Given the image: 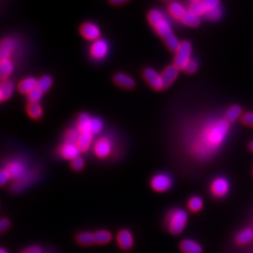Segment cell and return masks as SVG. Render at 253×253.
Masks as SVG:
<instances>
[{
  "instance_id": "1",
  "label": "cell",
  "mask_w": 253,
  "mask_h": 253,
  "mask_svg": "<svg viewBox=\"0 0 253 253\" xmlns=\"http://www.w3.org/2000/svg\"><path fill=\"white\" fill-rule=\"evenodd\" d=\"M229 130L230 123L225 118L208 121L186 139L188 153L197 162H208L223 145Z\"/></svg>"
},
{
  "instance_id": "2",
  "label": "cell",
  "mask_w": 253,
  "mask_h": 253,
  "mask_svg": "<svg viewBox=\"0 0 253 253\" xmlns=\"http://www.w3.org/2000/svg\"><path fill=\"white\" fill-rule=\"evenodd\" d=\"M189 221V214L183 208H173L167 211L164 217V226L172 235H179L184 232Z\"/></svg>"
},
{
  "instance_id": "3",
  "label": "cell",
  "mask_w": 253,
  "mask_h": 253,
  "mask_svg": "<svg viewBox=\"0 0 253 253\" xmlns=\"http://www.w3.org/2000/svg\"><path fill=\"white\" fill-rule=\"evenodd\" d=\"M147 21L149 25L153 27L156 33L161 37L165 42L171 40L175 35L173 34L172 27L168 21V19L165 17L164 13L160 9H151L147 13Z\"/></svg>"
},
{
  "instance_id": "4",
  "label": "cell",
  "mask_w": 253,
  "mask_h": 253,
  "mask_svg": "<svg viewBox=\"0 0 253 253\" xmlns=\"http://www.w3.org/2000/svg\"><path fill=\"white\" fill-rule=\"evenodd\" d=\"M174 58H173V65L179 70L183 71L187 67L191 58L192 54V45L189 41L181 42L178 49L174 52Z\"/></svg>"
},
{
  "instance_id": "5",
  "label": "cell",
  "mask_w": 253,
  "mask_h": 253,
  "mask_svg": "<svg viewBox=\"0 0 253 253\" xmlns=\"http://www.w3.org/2000/svg\"><path fill=\"white\" fill-rule=\"evenodd\" d=\"M113 142L107 136H100L94 142L93 153L100 161H104L110 158L113 153Z\"/></svg>"
},
{
  "instance_id": "6",
  "label": "cell",
  "mask_w": 253,
  "mask_h": 253,
  "mask_svg": "<svg viewBox=\"0 0 253 253\" xmlns=\"http://www.w3.org/2000/svg\"><path fill=\"white\" fill-rule=\"evenodd\" d=\"M3 168H5L9 172L11 180L17 181L25 177L31 170L27 169V163L21 159L9 160L4 163Z\"/></svg>"
},
{
  "instance_id": "7",
  "label": "cell",
  "mask_w": 253,
  "mask_h": 253,
  "mask_svg": "<svg viewBox=\"0 0 253 253\" xmlns=\"http://www.w3.org/2000/svg\"><path fill=\"white\" fill-rule=\"evenodd\" d=\"M149 186L151 190L155 192L164 193L172 189L173 186V179L170 174L160 172L151 177Z\"/></svg>"
},
{
  "instance_id": "8",
  "label": "cell",
  "mask_w": 253,
  "mask_h": 253,
  "mask_svg": "<svg viewBox=\"0 0 253 253\" xmlns=\"http://www.w3.org/2000/svg\"><path fill=\"white\" fill-rule=\"evenodd\" d=\"M110 46L107 41L103 39H99L92 42L89 48V54L91 58L96 61L103 60L109 54Z\"/></svg>"
},
{
  "instance_id": "9",
  "label": "cell",
  "mask_w": 253,
  "mask_h": 253,
  "mask_svg": "<svg viewBox=\"0 0 253 253\" xmlns=\"http://www.w3.org/2000/svg\"><path fill=\"white\" fill-rule=\"evenodd\" d=\"M230 190V183L225 177L218 176L211 182L210 192L213 197L221 199L224 198Z\"/></svg>"
},
{
  "instance_id": "10",
  "label": "cell",
  "mask_w": 253,
  "mask_h": 253,
  "mask_svg": "<svg viewBox=\"0 0 253 253\" xmlns=\"http://www.w3.org/2000/svg\"><path fill=\"white\" fill-rule=\"evenodd\" d=\"M55 153L60 159H62L64 161H70V162L78 158L81 154L76 144L65 143V142L57 146Z\"/></svg>"
},
{
  "instance_id": "11",
  "label": "cell",
  "mask_w": 253,
  "mask_h": 253,
  "mask_svg": "<svg viewBox=\"0 0 253 253\" xmlns=\"http://www.w3.org/2000/svg\"><path fill=\"white\" fill-rule=\"evenodd\" d=\"M117 244L123 252H129L134 247V236L127 229H121L117 234Z\"/></svg>"
},
{
  "instance_id": "12",
  "label": "cell",
  "mask_w": 253,
  "mask_h": 253,
  "mask_svg": "<svg viewBox=\"0 0 253 253\" xmlns=\"http://www.w3.org/2000/svg\"><path fill=\"white\" fill-rule=\"evenodd\" d=\"M143 77L153 90L162 91L164 89L161 73H158L153 68L145 69V71L143 72Z\"/></svg>"
},
{
  "instance_id": "13",
  "label": "cell",
  "mask_w": 253,
  "mask_h": 253,
  "mask_svg": "<svg viewBox=\"0 0 253 253\" xmlns=\"http://www.w3.org/2000/svg\"><path fill=\"white\" fill-rule=\"evenodd\" d=\"M79 31H80L81 36L84 40L89 41L92 42L100 39V35H101L100 27L92 22L83 23L81 27L79 28Z\"/></svg>"
},
{
  "instance_id": "14",
  "label": "cell",
  "mask_w": 253,
  "mask_h": 253,
  "mask_svg": "<svg viewBox=\"0 0 253 253\" xmlns=\"http://www.w3.org/2000/svg\"><path fill=\"white\" fill-rule=\"evenodd\" d=\"M16 49V42L10 37H6L2 40L0 44V61L9 60Z\"/></svg>"
},
{
  "instance_id": "15",
  "label": "cell",
  "mask_w": 253,
  "mask_h": 253,
  "mask_svg": "<svg viewBox=\"0 0 253 253\" xmlns=\"http://www.w3.org/2000/svg\"><path fill=\"white\" fill-rule=\"evenodd\" d=\"M178 73H179V70L173 64L167 66L163 70V73H161V76L163 79L164 89L172 85L174 81L177 79Z\"/></svg>"
},
{
  "instance_id": "16",
  "label": "cell",
  "mask_w": 253,
  "mask_h": 253,
  "mask_svg": "<svg viewBox=\"0 0 253 253\" xmlns=\"http://www.w3.org/2000/svg\"><path fill=\"white\" fill-rule=\"evenodd\" d=\"M94 135L89 132L80 133L78 140L76 142V145L80 150V153L85 154L89 151L91 146L94 145Z\"/></svg>"
},
{
  "instance_id": "17",
  "label": "cell",
  "mask_w": 253,
  "mask_h": 253,
  "mask_svg": "<svg viewBox=\"0 0 253 253\" xmlns=\"http://www.w3.org/2000/svg\"><path fill=\"white\" fill-rule=\"evenodd\" d=\"M179 251L182 253H204L203 247L193 239H183L179 243Z\"/></svg>"
},
{
  "instance_id": "18",
  "label": "cell",
  "mask_w": 253,
  "mask_h": 253,
  "mask_svg": "<svg viewBox=\"0 0 253 253\" xmlns=\"http://www.w3.org/2000/svg\"><path fill=\"white\" fill-rule=\"evenodd\" d=\"M114 82L119 87L127 90L134 88L136 84L134 79L131 76L123 73H117L114 76Z\"/></svg>"
},
{
  "instance_id": "19",
  "label": "cell",
  "mask_w": 253,
  "mask_h": 253,
  "mask_svg": "<svg viewBox=\"0 0 253 253\" xmlns=\"http://www.w3.org/2000/svg\"><path fill=\"white\" fill-rule=\"evenodd\" d=\"M38 81H39L38 79L32 76L22 79L19 82L18 86H17L19 92L21 94L27 96L31 91L38 88Z\"/></svg>"
},
{
  "instance_id": "20",
  "label": "cell",
  "mask_w": 253,
  "mask_h": 253,
  "mask_svg": "<svg viewBox=\"0 0 253 253\" xmlns=\"http://www.w3.org/2000/svg\"><path fill=\"white\" fill-rule=\"evenodd\" d=\"M75 242L81 247H91L96 245L95 241V234L94 232H80L75 235Z\"/></svg>"
},
{
  "instance_id": "21",
  "label": "cell",
  "mask_w": 253,
  "mask_h": 253,
  "mask_svg": "<svg viewBox=\"0 0 253 253\" xmlns=\"http://www.w3.org/2000/svg\"><path fill=\"white\" fill-rule=\"evenodd\" d=\"M187 11L188 10L186 9V8L177 1L170 2L168 5V12H169L170 16L174 20L181 21Z\"/></svg>"
},
{
  "instance_id": "22",
  "label": "cell",
  "mask_w": 253,
  "mask_h": 253,
  "mask_svg": "<svg viewBox=\"0 0 253 253\" xmlns=\"http://www.w3.org/2000/svg\"><path fill=\"white\" fill-rule=\"evenodd\" d=\"M91 119H92V117H90L86 113H82L78 116V118L76 119V128L78 129V131L80 133L89 132Z\"/></svg>"
},
{
  "instance_id": "23",
  "label": "cell",
  "mask_w": 253,
  "mask_h": 253,
  "mask_svg": "<svg viewBox=\"0 0 253 253\" xmlns=\"http://www.w3.org/2000/svg\"><path fill=\"white\" fill-rule=\"evenodd\" d=\"M14 92V84L10 80H4L1 81L0 85V100L6 101L9 100L10 97L13 95Z\"/></svg>"
},
{
  "instance_id": "24",
  "label": "cell",
  "mask_w": 253,
  "mask_h": 253,
  "mask_svg": "<svg viewBox=\"0 0 253 253\" xmlns=\"http://www.w3.org/2000/svg\"><path fill=\"white\" fill-rule=\"evenodd\" d=\"M27 115L33 120H40L43 116V109L40 103L28 102L26 108Z\"/></svg>"
},
{
  "instance_id": "25",
  "label": "cell",
  "mask_w": 253,
  "mask_h": 253,
  "mask_svg": "<svg viewBox=\"0 0 253 253\" xmlns=\"http://www.w3.org/2000/svg\"><path fill=\"white\" fill-rule=\"evenodd\" d=\"M94 234H95L96 245H99V246H104V245L109 244L113 239L112 233L108 230H105V229L98 230V231L94 232Z\"/></svg>"
},
{
  "instance_id": "26",
  "label": "cell",
  "mask_w": 253,
  "mask_h": 253,
  "mask_svg": "<svg viewBox=\"0 0 253 253\" xmlns=\"http://www.w3.org/2000/svg\"><path fill=\"white\" fill-rule=\"evenodd\" d=\"M242 108L239 105H232L225 112V119L231 124L235 123L240 118H242Z\"/></svg>"
},
{
  "instance_id": "27",
  "label": "cell",
  "mask_w": 253,
  "mask_h": 253,
  "mask_svg": "<svg viewBox=\"0 0 253 253\" xmlns=\"http://www.w3.org/2000/svg\"><path fill=\"white\" fill-rule=\"evenodd\" d=\"M253 240V229L252 228H246L243 229L242 231H240L236 237H235V241L238 245L249 244L250 242H252Z\"/></svg>"
},
{
  "instance_id": "28",
  "label": "cell",
  "mask_w": 253,
  "mask_h": 253,
  "mask_svg": "<svg viewBox=\"0 0 253 253\" xmlns=\"http://www.w3.org/2000/svg\"><path fill=\"white\" fill-rule=\"evenodd\" d=\"M14 69V65L12 63V61L9 60H2L0 61V77H1V81L4 80H8L10 74L13 72Z\"/></svg>"
},
{
  "instance_id": "29",
  "label": "cell",
  "mask_w": 253,
  "mask_h": 253,
  "mask_svg": "<svg viewBox=\"0 0 253 253\" xmlns=\"http://www.w3.org/2000/svg\"><path fill=\"white\" fill-rule=\"evenodd\" d=\"M204 208V200L200 196H192L188 201V209L191 213H199Z\"/></svg>"
},
{
  "instance_id": "30",
  "label": "cell",
  "mask_w": 253,
  "mask_h": 253,
  "mask_svg": "<svg viewBox=\"0 0 253 253\" xmlns=\"http://www.w3.org/2000/svg\"><path fill=\"white\" fill-rule=\"evenodd\" d=\"M53 83V78L50 75H43L38 81V89H40L44 94L47 91L50 90Z\"/></svg>"
},
{
  "instance_id": "31",
  "label": "cell",
  "mask_w": 253,
  "mask_h": 253,
  "mask_svg": "<svg viewBox=\"0 0 253 253\" xmlns=\"http://www.w3.org/2000/svg\"><path fill=\"white\" fill-rule=\"evenodd\" d=\"M181 22L185 26L190 27H199L201 20H200V17H198V16L194 15L193 13H191L190 11H187L186 14L184 15V17L181 20Z\"/></svg>"
},
{
  "instance_id": "32",
  "label": "cell",
  "mask_w": 253,
  "mask_h": 253,
  "mask_svg": "<svg viewBox=\"0 0 253 253\" xmlns=\"http://www.w3.org/2000/svg\"><path fill=\"white\" fill-rule=\"evenodd\" d=\"M79 135H80V132L78 131V129L76 127L68 128L64 132V142L65 143H71V144H76Z\"/></svg>"
},
{
  "instance_id": "33",
  "label": "cell",
  "mask_w": 253,
  "mask_h": 253,
  "mask_svg": "<svg viewBox=\"0 0 253 253\" xmlns=\"http://www.w3.org/2000/svg\"><path fill=\"white\" fill-rule=\"evenodd\" d=\"M188 11H190L191 13H193L194 15L201 17V16H205L207 13V9H205L202 1L199 2H194V3H190V7L188 9Z\"/></svg>"
},
{
  "instance_id": "34",
  "label": "cell",
  "mask_w": 253,
  "mask_h": 253,
  "mask_svg": "<svg viewBox=\"0 0 253 253\" xmlns=\"http://www.w3.org/2000/svg\"><path fill=\"white\" fill-rule=\"evenodd\" d=\"M103 126H104L103 121L100 118L92 117L90 129H89V132H90L91 134H93L94 136L99 134V133L101 132V130L103 129Z\"/></svg>"
},
{
  "instance_id": "35",
  "label": "cell",
  "mask_w": 253,
  "mask_h": 253,
  "mask_svg": "<svg viewBox=\"0 0 253 253\" xmlns=\"http://www.w3.org/2000/svg\"><path fill=\"white\" fill-rule=\"evenodd\" d=\"M70 165H71V169L73 170V172H81L85 166V162H84V158L79 156L78 158H76V159L72 161Z\"/></svg>"
},
{
  "instance_id": "36",
  "label": "cell",
  "mask_w": 253,
  "mask_h": 253,
  "mask_svg": "<svg viewBox=\"0 0 253 253\" xmlns=\"http://www.w3.org/2000/svg\"><path fill=\"white\" fill-rule=\"evenodd\" d=\"M42 96H43V93L40 89L36 88L27 95V100L28 102H32V103H40V101L42 99Z\"/></svg>"
},
{
  "instance_id": "37",
  "label": "cell",
  "mask_w": 253,
  "mask_h": 253,
  "mask_svg": "<svg viewBox=\"0 0 253 253\" xmlns=\"http://www.w3.org/2000/svg\"><path fill=\"white\" fill-rule=\"evenodd\" d=\"M205 16H206V18L210 20V21H217V20L221 18V16H222V9L220 7H218L216 9L208 10Z\"/></svg>"
},
{
  "instance_id": "38",
  "label": "cell",
  "mask_w": 253,
  "mask_h": 253,
  "mask_svg": "<svg viewBox=\"0 0 253 253\" xmlns=\"http://www.w3.org/2000/svg\"><path fill=\"white\" fill-rule=\"evenodd\" d=\"M198 69H199L198 61H197L196 59H193V58H192L190 62H189V64L187 65V67L185 68L184 72L186 73H188V74H193V73H195L198 71Z\"/></svg>"
},
{
  "instance_id": "39",
  "label": "cell",
  "mask_w": 253,
  "mask_h": 253,
  "mask_svg": "<svg viewBox=\"0 0 253 253\" xmlns=\"http://www.w3.org/2000/svg\"><path fill=\"white\" fill-rule=\"evenodd\" d=\"M9 180H11V176H10L9 172L5 168L2 167L1 172H0V185H1V187L6 186L9 183Z\"/></svg>"
},
{
  "instance_id": "40",
  "label": "cell",
  "mask_w": 253,
  "mask_h": 253,
  "mask_svg": "<svg viewBox=\"0 0 253 253\" xmlns=\"http://www.w3.org/2000/svg\"><path fill=\"white\" fill-rule=\"evenodd\" d=\"M219 0H202V3L205 7V9H207V12L208 10L216 9L219 7Z\"/></svg>"
},
{
  "instance_id": "41",
  "label": "cell",
  "mask_w": 253,
  "mask_h": 253,
  "mask_svg": "<svg viewBox=\"0 0 253 253\" xmlns=\"http://www.w3.org/2000/svg\"><path fill=\"white\" fill-rule=\"evenodd\" d=\"M20 253H44V252L41 246L32 245V246H29L26 249H24L23 251H21Z\"/></svg>"
},
{
  "instance_id": "42",
  "label": "cell",
  "mask_w": 253,
  "mask_h": 253,
  "mask_svg": "<svg viewBox=\"0 0 253 253\" xmlns=\"http://www.w3.org/2000/svg\"><path fill=\"white\" fill-rule=\"evenodd\" d=\"M242 123L246 126H253V112H248L245 113L244 115L241 118Z\"/></svg>"
},
{
  "instance_id": "43",
  "label": "cell",
  "mask_w": 253,
  "mask_h": 253,
  "mask_svg": "<svg viewBox=\"0 0 253 253\" xmlns=\"http://www.w3.org/2000/svg\"><path fill=\"white\" fill-rule=\"evenodd\" d=\"M11 225L10 220L8 217H2L0 220V233L3 235L6 231H8Z\"/></svg>"
},
{
  "instance_id": "44",
  "label": "cell",
  "mask_w": 253,
  "mask_h": 253,
  "mask_svg": "<svg viewBox=\"0 0 253 253\" xmlns=\"http://www.w3.org/2000/svg\"><path fill=\"white\" fill-rule=\"evenodd\" d=\"M127 1H129V0H109L110 4H112V5H114V6H118V5L125 4Z\"/></svg>"
},
{
  "instance_id": "45",
  "label": "cell",
  "mask_w": 253,
  "mask_h": 253,
  "mask_svg": "<svg viewBox=\"0 0 253 253\" xmlns=\"http://www.w3.org/2000/svg\"><path fill=\"white\" fill-rule=\"evenodd\" d=\"M249 149H250L251 152H253V141H252V142L249 144Z\"/></svg>"
},
{
  "instance_id": "46",
  "label": "cell",
  "mask_w": 253,
  "mask_h": 253,
  "mask_svg": "<svg viewBox=\"0 0 253 253\" xmlns=\"http://www.w3.org/2000/svg\"><path fill=\"white\" fill-rule=\"evenodd\" d=\"M0 253H8V251H6V249H4V248H1V249H0Z\"/></svg>"
},
{
  "instance_id": "47",
  "label": "cell",
  "mask_w": 253,
  "mask_h": 253,
  "mask_svg": "<svg viewBox=\"0 0 253 253\" xmlns=\"http://www.w3.org/2000/svg\"><path fill=\"white\" fill-rule=\"evenodd\" d=\"M191 1V3H194V2H199V1H202V0H190Z\"/></svg>"
},
{
  "instance_id": "48",
  "label": "cell",
  "mask_w": 253,
  "mask_h": 253,
  "mask_svg": "<svg viewBox=\"0 0 253 253\" xmlns=\"http://www.w3.org/2000/svg\"><path fill=\"white\" fill-rule=\"evenodd\" d=\"M44 253H54L53 252H44Z\"/></svg>"
},
{
  "instance_id": "49",
  "label": "cell",
  "mask_w": 253,
  "mask_h": 253,
  "mask_svg": "<svg viewBox=\"0 0 253 253\" xmlns=\"http://www.w3.org/2000/svg\"><path fill=\"white\" fill-rule=\"evenodd\" d=\"M163 1H169V0H163Z\"/></svg>"
}]
</instances>
